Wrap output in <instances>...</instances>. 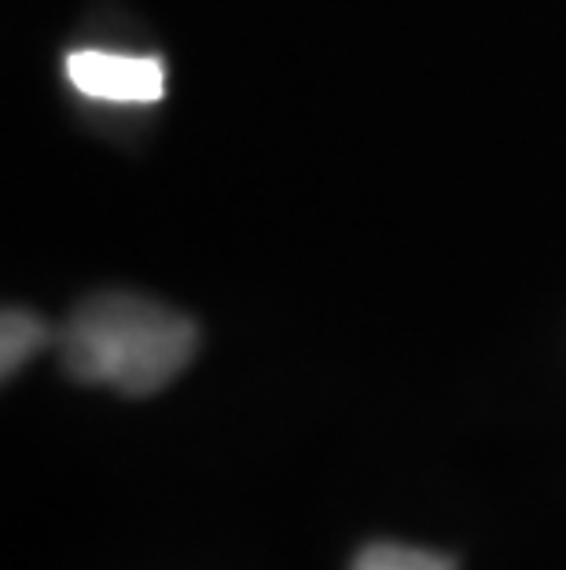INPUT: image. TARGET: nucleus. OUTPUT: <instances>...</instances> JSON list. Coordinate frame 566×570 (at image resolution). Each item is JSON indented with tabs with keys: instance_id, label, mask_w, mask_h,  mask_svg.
<instances>
[{
	"instance_id": "3",
	"label": "nucleus",
	"mask_w": 566,
	"mask_h": 570,
	"mask_svg": "<svg viewBox=\"0 0 566 570\" xmlns=\"http://www.w3.org/2000/svg\"><path fill=\"white\" fill-rule=\"evenodd\" d=\"M48 343H52V327L38 313L8 306L4 321H0V372H4V380H11L27 361L38 357Z\"/></svg>"
},
{
	"instance_id": "2",
	"label": "nucleus",
	"mask_w": 566,
	"mask_h": 570,
	"mask_svg": "<svg viewBox=\"0 0 566 570\" xmlns=\"http://www.w3.org/2000/svg\"><path fill=\"white\" fill-rule=\"evenodd\" d=\"M67 78L78 92L111 104H155L166 96V67L155 56L81 48L67 56Z\"/></svg>"
},
{
	"instance_id": "4",
	"label": "nucleus",
	"mask_w": 566,
	"mask_h": 570,
	"mask_svg": "<svg viewBox=\"0 0 566 570\" xmlns=\"http://www.w3.org/2000/svg\"><path fill=\"white\" fill-rule=\"evenodd\" d=\"M354 570H456L449 556L427 552V549H408V544H368L357 552Z\"/></svg>"
},
{
	"instance_id": "1",
	"label": "nucleus",
	"mask_w": 566,
	"mask_h": 570,
	"mask_svg": "<svg viewBox=\"0 0 566 570\" xmlns=\"http://www.w3.org/2000/svg\"><path fill=\"white\" fill-rule=\"evenodd\" d=\"M56 350L75 383L148 397L191 365L199 327L155 298L103 291L70 313L56 335Z\"/></svg>"
}]
</instances>
